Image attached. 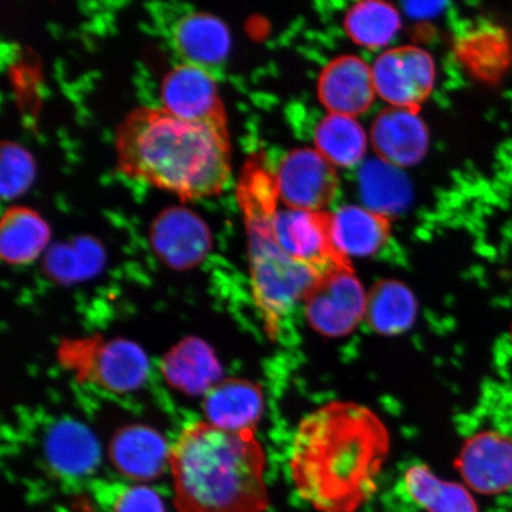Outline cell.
Instances as JSON below:
<instances>
[{"instance_id": "6da1fadb", "label": "cell", "mask_w": 512, "mask_h": 512, "mask_svg": "<svg viewBox=\"0 0 512 512\" xmlns=\"http://www.w3.org/2000/svg\"><path fill=\"white\" fill-rule=\"evenodd\" d=\"M388 428L371 409L332 401L300 421L288 469L294 490L318 512H357L379 490Z\"/></svg>"}, {"instance_id": "7a4b0ae2", "label": "cell", "mask_w": 512, "mask_h": 512, "mask_svg": "<svg viewBox=\"0 0 512 512\" xmlns=\"http://www.w3.org/2000/svg\"><path fill=\"white\" fill-rule=\"evenodd\" d=\"M124 175L183 201L219 194L232 174L227 125L179 119L163 107H139L115 133Z\"/></svg>"}, {"instance_id": "3957f363", "label": "cell", "mask_w": 512, "mask_h": 512, "mask_svg": "<svg viewBox=\"0 0 512 512\" xmlns=\"http://www.w3.org/2000/svg\"><path fill=\"white\" fill-rule=\"evenodd\" d=\"M179 512H266V454L254 432H228L194 421L170 450Z\"/></svg>"}, {"instance_id": "277c9868", "label": "cell", "mask_w": 512, "mask_h": 512, "mask_svg": "<svg viewBox=\"0 0 512 512\" xmlns=\"http://www.w3.org/2000/svg\"><path fill=\"white\" fill-rule=\"evenodd\" d=\"M270 174L255 162L243 170L238 198L245 216L252 296L271 339H277L294 307L303 303L325 272L302 264L281 251L268 232L264 194Z\"/></svg>"}, {"instance_id": "5b68a950", "label": "cell", "mask_w": 512, "mask_h": 512, "mask_svg": "<svg viewBox=\"0 0 512 512\" xmlns=\"http://www.w3.org/2000/svg\"><path fill=\"white\" fill-rule=\"evenodd\" d=\"M57 355L76 379L115 394L139 389L149 375V358L143 348L124 338L94 336L66 341Z\"/></svg>"}, {"instance_id": "8992f818", "label": "cell", "mask_w": 512, "mask_h": 512, "mask_svg": "<svg viewBox=\"0 0 512 512\" xmlns=\"http://www.w3.org/2000/svg\"><path fill=\"white\" fill-rule=\"evenodd\" d=\"M273 176L268 178L264 194L265 219L272 239L288 258L326 272L339 266H351L332 246L329 215L290 207H278Z\"/></svg>"}, {"instance_id": "52a82bcc", "label": "cell", "mask_w": 512, "mask_h": 512, "mask_svg": "<svg viewBox=\"0 0 512 512\" xmlns=\"http://www.w3.org/2000/svg\"><path fill=\"white\" fill-rule=\"evenodd\" d=\"M368 293L352 266L326 271L304 299L307 323L325 337H344L366 318Z\"/></svg>"}, {"instance_id": "ba28073f", "label": "cell", "mask_w": 512, "mask_h": 512, "mask_svg": "<svg viewBox=\"0 0 512 512\" xmlns=\"http://www.w3.org/2000/svg\"><path fill=\"white\" fill-rule=\"evenodd\" d=\"M376 94L392 107L418 110L435 82L432 56L418 47L384 51L371 67Z\"/></svg>"}, {"instance_id": "9c48e42d", "label": "cell", "mask_w": 512, "mask_h": 512, "mask_svg": "<svg viewBox=\"0 0 512 512\" xmlns=\"http://www.w3.org/2000/svg\"><path fill=\"white\" fill-rule=\"evenodd\" d=\"M273 181L284 206L311 211L328 207L338 188L335 166L312 149L288 153Z\"/></svg>"}, {"instance_id": "30bf717a", "label": "cell", "mask_w": 512, "mask_h": 512, "mask_svg": "<svg viewBox=\"0 0 512 512\" xmlns=\"http://www.w3.org/2000/svg\"><path fill=\"white\" fill-rule=\"evenodd\" d=\"M162 107L194 123L227 125L219 86L208 68L181 62L165 74L160 85Z\"/></svg>"}, {"instance_id": "8fae6325", "label": "cell", "mask_w": 512, "mask_h": 512, "mask_svg": "<svg viewBox=\"0 0 512 512\" xmlns=\"http://www.w3.org/2000/svg\"><path fill=\"white\" fill-rule=\"evenodd\" d=\"M150 241L158 258L178 271L200 265L211 248L206 222L194 211L179 207L166 209L156 217Z\"/></svg>"}, {"instance_id": "7c38bea8", "label": "cell", "mask_w": 512, "mask_h": 512, "mask_svg": "<svg viewBox=\"0 0 512 512\" xmlns=\"http://www.w3.org/2000/svg\"><path fill=\"white\" fill-rule=\"evenodd\" d=\"M456 467L471 491L504 494L512 489V439L496 431L473 435L460 451Z\"/></svg>"}, {"instance_id": "4fadbf2b", "label": "cell", "mask_w": 512, "mask_h": 512, "mask_svg": "<svg viewBox=\"0 0 512 512\" xmlns=\"http://www.w3.org/2000/svg\"><path fill=\"white\" fill-rule=\"evenodd\" d=\"M318 95L330 114L357 115L373 105L376 89L373 70L357 56H341L323 70Z\"/></svg>"}, {"instance_id": "5bb4252c", "label": "cell", "mask_w": 512, "mask_h": 512, "mask_svg": "<svg viewBox=\"0 0 512 512\" xmlns=\"http://www.w3.org/2000/svg\"><path fill=\"white\" fill-rule=\"evenodd\" d=\"M371 144L379 158L402 169L426 156L430 134L418 110L390 106L375 119Z\"/></svg>"}, {"instance_id": "9a60e30c", "label": "cell", "mask_w": 512, "mask_h": 512, "mask_svg": "<svg viewBox=\"0 0 512 512\" xmlns=\"http://www.w3.org/2000/svg\"><path fill=\"white\" fill-rule=\"evenodd\" d=\"M203 412L209 424L228 432H255L265 412V395L258 384L226 379L204 395Z\"/></svg>"}, {"instance_id": "2e32d148", "label": "cell", "mask_w": 512, "mask_h": 512, "mask_svg": "<svg viewBox=\"0 0 512 512\" xmlns=\"http://www.w3.org/2000/svg\"><path fill=\"white\" fill-rule=\"evenodd\" d=\"M170 450L171 446L155 428L133 425L115 432L108 453L121 475L146 482L162 475L166 465H170Z\"/></svg>"}, {"instance_id": "e0dca14e", "label": "cell", "mask_w": 512, "mask_h": 512, "mask_svg": "<svg viewBox=\"0 0 512 512\" xmlns=\"http://www.w3.org/2000/svg\"><path fill=\"white\" fill-rule=\"evenodd\" d=\"M172 43L183 62L209 69L226 60L232 36L221 18L209 12L192 11L174 25Z\"/></svg>"}, {"instance_id": "ac0fdd59", "label": "cell", "mask_w": 512, "mask_h": 512, "mask_svg": "<svg viewBox=\"0 0 512 512\" xmlns=\"http://www.w3.org/2000/svg\"><path fill=\"white\" fill-rule=\"evenodd\" d=\"M329 229L332 246L347 260L376 254L390 235L388 217L360 206L343 207L329 215Z\"/></svg>"}, {"instance_id": "d6986e66", "label": "cell", "mask_w": 512, "mask_h": 512, "mask_svg": "<svg viewBox=\"0 0 512 512\" xmlns=\"http://www.w3.org/2000/svg\"><path fill=\"white\" fill-rule=\"evenodd\" d=\"M162 373L171 387L188 395H206L221 381L222 368L213 349L200 338L183 339L163 357Z\"/></svg>"}, {"instance_id": "ffe728a7", "label": "cell", "mask_w": 512, "mask_h": 512, "mask_svg": "<svg viewBox=\"0 0 512 512\" xmlns=\"http://www.w3.org/2000/svg\"><path fill=\"white\" fill-rule=\"evenodd\" d=\"M48 463L57 475L78 478L91 475L100 463V447L86 426L73 420L57 422L46 438Z\"/></svg>"}, {"instance_id": "44dd1931", "label": "cell", "mask_w": 512, "mask_h": 512, "mask_svg": "<svg viewBox=\"0 0 512 512\" xmlns=\"http://www.w3.org/2000/svg\"><path fill=\"white\" fill-rule=\"evenodd\" d=\"M49 240V224L37 211L25 207L4 211L0 221V256L6 264H30L46 249Z\"/></svg>"}, {"instance_id": "7402d4cb", "label": "cell", "mask_w": 512, "mask_h": 512, "mask_svg": "<svg viewBox=\"0 0 512 512\" xmlns=\"http://www.w3.org/2000/svg\"><path fill=\"white\" fill-rule=\"evenodd\" d=\"M403 484L411 501L426 512H479L476 499L466 485L435 476L427 465L409 467Z\"/></svg>"}, {"instance_id": "603a6c76", "label": "cell", "mask_w": 512, "mask_h": 512, "mask_svg": "<svg viewBox=\"0 0 512 512\" xmlns=\"http://www.w3.org/2000/svg\"><path fill=\"white\" fill-rule=\"evenodd\" d=\"M418 303L409 288L396 280H382L367 297L366 319L377 334L400 335L412 328Z\"/></svg>"}, {"instance_id": "cb8c5ba5", "label": "cell", "mask_w": 512, "mask_h": 512, "mask_svg": "<svg viewBox=\"0 0 512 512\" xmlns=\"http://www.w3.org/2000/svg\"><path fill=\"white\" fill-rule=\"evenodd\" d=\"M364 207L388 217L399 214L411 200V185L401 168L381 158L364 163L358 175Z\"/></svg>"}, {"instance_id": "d4e9b609", "label": "cell", "mask_w": 512, "mask_h": 512, "mask_svg": "<svg viewBox=\"0 0 512 512\" xmlns=\"http://www.w3.org/2000/svg\"><path fill=\"white\" fill-rule=\"evenodd\" d=\"M315 144L316 150L329 163L350 168L360 164L366 156L368 138L356 118L329 114L316 128Z\"/></svg>"}, {"instance_id": "484cf974", "label": "cell", "mask_w": 512, "mask_h": 512, "mask_svg": "<svg viewBox=\"0 0 512 512\" xmlns=\"http://www.w3.org/2000/svg\"><path fill=\"white\" fill-rule=\"evenodd\" d=\"M351 40L368 49L387 47L401 28V17L393 5L377 0L357 3L344 21Z\"/></svg>"}, {"instance_id": "4316f807", "label": "cell", "mask_w": 512, "mask_h": 512, "mask_svg": "<svg viewBox=\"0 0 512 512\" xmlns=\"http://www.w3.org/2000/svg\"><path fill=\"white\" fill-rule=\"evenodd\" d=\"M36 175L35 160L23 146L4 142L0 149V194L12 200L27 191Z\"/></svg>"}, {"instance_id": "83f0119b", "label": "cell", "mask_w": 512, "mask_h": 512, "mask_svg": "<svg viewBox=\"0 0 512 512\" xmlns=\"http://www.w3.org/2000/svg\"><path fill=\"white\" fill-rule=\"evenodd\" d=\"M112 512H165L163 499L149 486L133 485L115 492Z\"/></svg>"}, {"instance_id": "f1b7e54d", "label": "cell", "mask_w": 512, "mask_h": 512, "mask_svg": "<svg viewBox=\"0 0 512 512\" xmlns=\"http://www.w3.org/2000/svg\"><path fill=\"white\" fill-rule=\"evenodd\" d=\"M434 3H409L407 4V9L411 14H413L415 17L418 16H431L437 12V8L440 5L435 6L433 9H428L430 6H432Z\"/></svg>"}]
</instances>
